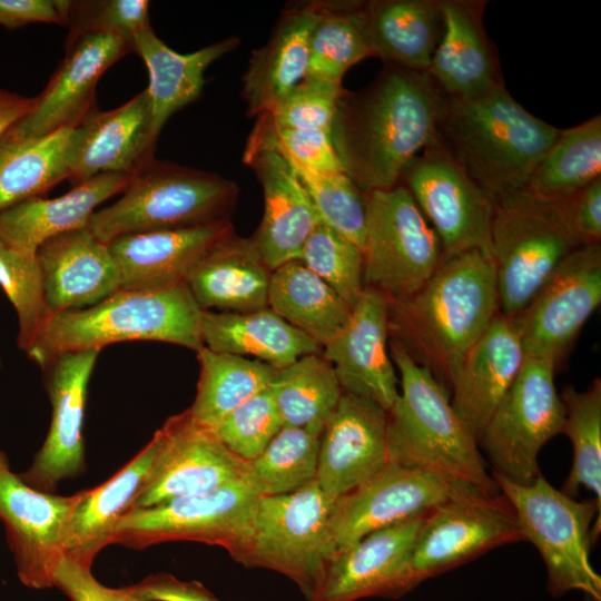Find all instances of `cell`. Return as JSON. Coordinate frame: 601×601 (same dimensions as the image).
Masks as SVG:
<instances>
[{
  "label": "cell",
  "mask_w": 601,
  "mask_h": 601,
  "mask_svg": "<svg viewBox=\"0 0 601 601\" xmlns=\"http://www.w3.org/2000/svg\"><path fill=\"white\" fill-rule=\"evenodd\" d=\"M442 98L428 71L388 63L365 88L344 89L331 128L343 171L365 194L396 186L435 134Z\"/></svg>",
  "instance_id": "cell-1"
},
{
  "label": "cell",
  "mask_w": 601,
  "mask_h": 601,
  "mask_svg": "<svg viewBox=\"0 0 601 601\" xmlns=\"http://www.w3.org/2000/svg\"><path fill=\"white\" fill-rule=\"evenodd\" d=\"M497 314L491 257L479 250L443 255L421 289L390 303V335L450 384L466 351Z\"/></svg>",
  "instance_id": "cell-2"
},
{
  "label": "cell",
  "mask_w": 601,
  "mask_h": 601,
  "mask_svg": "<svg viewBox=\"0 0 601 601\" xmlns=\"http://www.w3.org/2000/svg\"><path fill=\"white\" fill-rule=\"evenodd\" d=\"M435 130L496 203L524 190L560 131L524 109L505 87L472 99L443 95Z\"/></svg>",
  "instance_id": "cell-3"
},
{
  "label": "cell",
  "mask_w": 601,
  "mask_h": 601,
  "mask_svg": "<svg viewBox=\"0 0 601 601\" xmlns=\"http://www.w3.org/2000/svg\"><path fill=\"white\" fill-rule=\"evenodd\" d=\"M400 395L387 412L390 462L423 470L447 484L494 495L479 442L454 412L446 388L401 343L388 342Z\"/></svg>",
  "instance_id": "cell-4"
},
{
  "label": "cell",
  "mask_w": 601,
  "mask_h": 601,
  "mask_svg": "<svg viewBox=\"0 0 601 601\" xmlns=\"http://www.w3.org/2000/svg\"><path fill=\"white\" fill-rule=\"evenodd\" d=\"M203 311L186 283L159 289H119L99 303L51 315L26 352L41 368L73 351L124 341H158L198 353Z\"/></svg>",
  "instance_id": "cell-5"
},
{
  "label": "cell",
  "mask_w": 601,
  "mask_h": 601,
  "mask_svg": "<svg viewBox=\"0 0 601 601\" xmlns=\"http://www.w3.org/2000/svg\"><path fill=\"white\" fill-rule=\"evenodd\" d=\"M121 197L88 224L102 243L135 233L173 230L230 220L238 187L217 174L152 158L132 174Z\"/></svg>",
  "instance_id": "cell-6"
},
{
  "label": "cell",
  "mask_w": 601,
  "mask_h": 601,
  "mask_svg": "<svg viewBox=\"0 0 601 601\" xmlns=\"http://www.w3.org/2000/svg\"><path fill=\"white\" fill-rule=\"evenodd\" d=\"M491 474L512 506L523 539L541 554L551 594L581 591L601 601V577L590 561L591 545L600 533L601 504L594 497L579 501L564 494L542 474L529 484Z\"/></svg>",
  "instance_id": "cell-7"
},
{
  "label": "cell",
  "mask_w": 601,
  "mask_h": 601,
  "mask_svg": "<svg viewBox=\"0 0 601 601\" xmlns=\"http://www.w3.org/2000/svg\"><path fill=\"white\" fill-rule=\"evenodd\" d=\"M331 506L316 481L293 493L259 496L247 536L229 554L244 566L287 577L308 599L335 555Z\"/></svg>",
  "instance_id": "cell-8"
},
{
  "label": "cell",
  "mask_w": 601,
  "mask_h": 601,
  "mask_svg": "<svg viewBox=\"0 0 601 601\" xmlns=\"http://www.w3.org/2000/svg\"><path fill=\"white\" fill-rule=\"evenodd\" d=\"M580 245L563 226L553 203L523 191L497 201L490 255L500 314L518 315Z\"/></svg>",
  "instance_id": "cell-9"
},
{
  "label": "cell",
  "mask_w": 601,
  "mask_h": 601,
  "mask_svg": "<svg viewBox=\"0 0 601 601\" xmlns=\"http://www.w3.org/2000/svg\"><path fill=\"white\" fill-rule=\"evenodd\" d=\"M365 195L364 287L378 290L390 303L405 299L439 267L440 239L402 184Z\"/></svg>",
  "instance_id": "cell-10"
},
{
  "label": "cell",
  "mask_w": 601,
  "mask_h": 601,
  "mask_svg": "<svg viewBox=\"0 0 601 601\" xmlns=\"http://www.w3.org/2000/svg\"><path fill=\"white\" fill-rule=\"evenodd\" d=\"M555 368L548 357L525 356L479 440L492 472L512 482L529 484L541 475L538 455L563 431L565 408L555 387Z\"/></svg>",
  "instance_id": "cell-11"
},
{
  "label": "cell",
  "mask_w": 601,
  "mask_h": 601,
  "mask_svg": "<svg viewBox=\"0 0 601 601\" xmlns=\"http://www.w3.org/2000/svg\"><path fill=\"white\" fill-rule=\"evenodd\" d=\"M398 183L435 230L443 255L479 250L491 257L497 203L453 159L436 130Z\"/></svg>",
  "instance_id": "cell-12"
},
{
  "label": "cell",
  "mask_w": 601,
  "mask_h": 601,
  "mask_svg": "<svg viewBox=\"0 0 601 601\" xmlns=\"http://www.w3.org/2000/svg\"><path fill=\"white\" fill-rule=\"evenodd\" d=\"M523 540L516 515L501 493L461 489L424 515L411 559L414 585Z\"/></svg>",
  "instance_id": "cell-13"
},
{
  "label": "cell",
  "mask_w": 601,
  "mask_h": 601,
  "mask_svg": "<svg viewBox=\"0 0 601 601\" xmlns=\"http://www.w3.org/2000/svg\"><path fill=\"white\" fill-rule=\"evenodd\" d=\"M259 496L242 480L216 490L135 508L111 543L141 550L171 541L223 546L231 553L247 536Z\"/></svg>",
  "instance_id": "cell-14"
},
{
  "label": "cell",
  "mask_w": 601,
  "mask_h": 601,
  "mask_svg": "<svg viewBox=\"0 0 601 601\" xmlns=\"http://www.w3.org/2000/svg\"><path fill=\"white\" fill-rule=\"evenodd\" d=\"M601 302V244L572 250L512 322L525 356L555 366Z\"/></svg>",
  "instance_id": "cell-15"
},
{
  "label": "cell",
  "mask_w": 601,
  "mask_h": 601,
  "mask_svg": "<svg viewBox=\"0 0 601 601\" xmlns=\"http://www.w3.org/2000/svg\"><path fill=\"white\" fill-rule=\"evenodd\" d=\"M80 497L81 492L60 496L39 491L0 467V519L26 587H53V572L65 558L69 524Z\"/></svg>",
  "instance_id": "cell-16"
},
{
  "label": "cell",
  "mask_w": 601,
  "mask_h": 601,
  "mask_svg": "<svg viewBox=\"0 0 601 601\" xmlns=\"http://www.w3.org/2000/svg\"><path fill=\"white\" fill-rule=\"evenodd\" d=\"M132 50V42L97 31H76L66 57L31 109L4 134L9 139L47 136L76 127L93 109L102 73Z\"/></svg>",
  "instance_id": "cell-17"
},
{
  "label": "cell",
  "mask_w": 601,
  "mask_h": 601,
  "mask_svg": "<svg viewBox=\"0 0 601 601\" xmlns=\"http://www.w3.org/2000/svg\"><path fill=\"white\" fill-rule=\"evenodd\" d=\"M459 490L423 470L388 462L332 504L328 528L335 554L374 531L426 513Z\"/></svg>",
  "instance_id": "cell-18"
},
{
  "label": "cell",
  "mask_w": 601,
  "mask_h": 601,
  "mask_svg": "<svg viewBox=\"0 0 601 601\" xmlns=\"http://www.w3.org/2000/svg\"><path fill=\"white\" fill-rule=\"evenodd\" d=\"M162 443L135 508L206 493L242 480L246 461L231 453L213 430L198 424L189 410L160 428Z\"/></svg>",
  "instance_id": "cell-19"
},
{
  "label": "cell",
  "mask_w": 601,
  "mask_h": 601,
  "mask_svg": "<svg viewBox=\"0 0 601 601\" xmlns=\"http://www.w3.org/2000/svg\"><path fill=\"white\" fill-rule=\"evenodd\" d=\"M424 515L374 531L337 552L307 600L396 598L414 589L411 559Z\"/></svg>",
  "instance_id": "cell-20"
},
{
  "label": "cell",
  "mask_w": 601,
  "mask_h": 601,
  "mask_svg": "<svg viewBox=\"0 0 601 601\" xmlns=\"http://www.w3.org/2000/svg\"><path fill=\"white\" fill-rule=\"evenodd\" d=\"M100 351L68 352L43 368L48 370L52 418L32 465L19 474L33 489L51 493L62 480L75 477L85 469L82 425L87 387Z\"/></svg>",
  "instance_id": "cell-21"
},
{
  "label": "cell",
  "mask_w": 601,
  "mask_h": 601,
  "mask_svg": "<svg viewBox=\"0 0 601 601\" xmlns=\"http://www.w3.org/2000/svg\"><path fill=\"white\" fill-rule=\"evenodd\" d=\"M388 462L387 412L370 400L343 392L321 435L318 486L333 504Z\"/></svg>",
  "instance_id": "cell-22"
},
{
  "label": "cell",
  "mask_w": 601,
  "mask_h": 601,
  "mask_svg": "<svg viewBox=\"0 0 601 601\" xmlns=\"http://www.w3.org/2000/svg\"><path fill=\"white\" fill-rule=\"evenodd\" d=\"M388 299L364 287L346 326L323 347L344 393L370 400L388 412L400 381L388 349Z\"/></svg>",
  "instance_id": "cell-23"
},
{
  "label": "cell",
  "mask_w": 601,
  "mask_h": 601,
  "mask_svg": "<svg viewBox=\"0 0 601 601\" xmlns=\"http://www.w3.org/2000/svg\"><path fill=\"white\" fill-rule=\"evenodd\" d=\"M156 142L146 89L116 109H92L72 129L69 179L75 186L101 174L132 175L155 158Z\"/></svg>",
  "instance_id": "cell-24"
},
{
  "label": "cell",
  "mask_w": 601,
  "mask_h": 601,
  "mask_svg": "<svg viewBox=\"0 0 601 601\" xmlns=\"http://www.w3.org/2000/svg\"><path fill=\"white\" fill-rule=\"evenodd\" d=\"M524 359L512 319L497 314L460 361L450 382L451 404L477 442Z\"/></svg>",
  "instance_id": "cell-25"
},
{
  "label": "cell",
  "mask_w": 601,
  "mask_h": 601,
  "mask_svg": "<svg viewBox=\"0 0 601 601\" xmlns=\"http://www.w3.org/2000/svg\"><path fill=\"white\" fill-rule=\"evenodd\" d=\"M264 195L262 221L252 236L269 269L297 259L305 242L322 223L294 168L272 149L244 150Z\"/></svg>",
  "instance_id": "cell-26"
},
{
  "label": "cell",
  "mask_w": 601,
  "mask_h": 601,
  "mask_svg": "<svg viewBox=\"0 0 601 601\" xmlns=\"http://www.w3.org/2000/svg\"><path fill=\"white\" fill-rule=\"evenodd\" d=\"M48 317L95 305L121 288L108 244L87 227L46 240L36 253Z\"/></svg>",
  "instance_id": "cell-27"
},
{
  "label": "cell",
  "mask_w": 601,
  "mask_h": 601,
  "mask_svg": "<svg viewBox=\"0 0 601 601\" xmlns=\"http://www.w3.org/2000/svg\"><path fill=\"white\" fill-rule=\"evenodd\" d=\"M486 3L441 0L444 32L428 73L450 98L472 99L505 87L496 51L483 24Z\"/></svg>",
  "instance_id": "cell-28"
},
{
  "label": "cell",
  "mask_w": 601,
  "mask_h": 601,
  "mask_svg": "<svg viewBox=\"0 0 601 601\" xmlns=\"http://www.w3.org/2000/svg\"><path fill=\"white\" fill-rule=\"evenodd\" d=\"M234 233L230 220L210 225L135 233L108 243L120 273L121 288L159 289L185 283L194 266Z\"/></svg>",
  "instance_id": "cell-29"
},
{
  "label": "cell",
  "mask_w": 601,
  "mask_h": 601,
  "mask_svg": "<svg viewBox=\"0 0 601 601\" xmlns=\"http://www.w3.org/2000/svg\"><path fill=\"white\" fill-rule=\"evenodd\" d=\"M319 7L311 1L286 9L268 41L252 52L242 88L248 116L273 110L306 77Z\"/></svg>",
  "instance_id": "cell-30"
},
{
  "label": "cell",
  "mask_w": 601,
  "mask_h": 601,
  "mask_svg": "<svg viewBox=\"0 0 601 601\" xmlns=\"http://www.w3.org/2000/svg\"><path fill=\"white\" fill-rule=\"evenodd\" d=\"M161 443L159 428L151 441L111 479L95 489L81 491L69 524L66 558L91 570L96 555L111 544L119 522L135 509Z\"/></svg>",
  "instance_id": "cell-31"
},
{
  "label": "cell",
  "mask_w": 601,
  "mask_h": 601,
  "mask_svg": "<svg viewBox=\"0 0 601 601\" xmlns=\"http://www.w3.org/2000/svg\"><path fill=\"white\" fill-rule=\"evenodd\" d=\"M272 269L252 239L228 235L186 277L201 311L248 313L268 307Z\"/></svg>",
  "instance_id": "cell-32"
},
{
  "label": "cell",
  "mask_w": 601,
  "mask_h": 601,
  "mask_svg": "<svg viewBox=\"0 0 601 601\" xmlns=\"http://www.w3.org/2000/svg\"><path fill=\"white\" fill-rule=\"evenodd\" d=\"M132 175L101 174L56 198L33 197L0 213V240L30 255L48 239L87 227L97 207L121 193Z\"/></svg>",
  "instance_id": "cell-33"
},
{
  "label": "cell",
  "mask_w": 601,
  "mask_h": 601,
  "mask_svg": "<svg viewBox=\"0 0 601 601\" xmlns=\"http://www.w3.org/2000/svg\"><path fill=\"white\" fill-rule=\"evenodd\" d=\"M364 29L373 57L428 71L444 32L441 0L365 1Z\"/></svg>",
  "instance_id": "cell-34"
},
{
  "label": "cell",
  "mask_w": 601,
  "mask_h": 601,
  "mask_svg": "<svg viewBox=\"0 0 601 601\" xmlns=\"http://www.w3.org/2000/svg\"><path fill=\"white\" fill-rule=\"evenodd\" d=\"M239 42V38L229 37L183 55L158 38L151 26L134 38L132 49L145 62L149 76L146 90L151 108V131L156 139L175 112L201 95L206 69Z\"/></svg>",
  "instance_id": "cell-35"
},
{
  "label": "cell",
  "mask_w": 601,
  "mask_h": 601,
  "mask_svg": "<svg viewBox=\"0 0 601 601\" xmlns=\"http://www.w3.org/2000/svg\"><path fill=\"white\" fill-rule=\"evenodd\" d=\"M204 346L218 353L253 356L276 370L323 348L269 307L248 313L203 311Z\"/></svg>",
  "instance_id": "cell-36"
},
{
  "label": "cell",
  "mask_w": 601,
  "mask_h": 601,
  "mask_svg": "<svg viewBox=\"0 0 601 601\" xmlns=\"http://www.w3.org/2000/svg\"><path fill=\"white\" fill-rule=\"evenodd\" d=\"M268 307L322 348L347 324L352 308L298 259L272 272Z\"/></svg>",
  "instance_id": "cell-37"
},
{
  "label": "cell",
  "mask_w": 601,
  "mask_h": 601,
  "mask_svg": "<svg viewBox=\"0 0 601 601\" xmlns=\"http://www.w3.org/2000/svg\"><path fill=\"white\" fill-rule=\"evenodd\" d=\"M601 178V116L559 135L531 174L526 195L555 203Z\"/></svg>",
  "instance_id": "cell-38"
},
{
  "label": "cell",
  "mask_w": 601,
  "mask_h": 601,
  "mask_svg": "<svg viewBox=\"0 0 601 601\" xmlns=\"http://www.w3.org/2000/svg\"><path fill=\"white\" fill-rule=\"evenodd\" d=\"M72 129L30 139L0 138V213L69 179Z\"/></svg>",
  "instance_id": "cell-39"
},
{
  "label": "cell",
  "mask_w": 601,
  "mask_h": 601,
  "mask_svg": "<svg viewBox=\"0 0 601 601\" xmlns=\"http://www.w3.org/2000/svg\"><path fill=\"white\" fill-rule=\"evenodd\" d=\"M199 378L188 408L198 424L214 430L233 410L269 387L276 368L244 356L203 347L198 353Z\"/></svg>",
  "instance_id": "cell-40"
},
{
  "label": "cell",
  "mask_w": 601,
  "mask_h": 601,
  "mask_svg": "<svg viewBox=\"0 0 601 601\" xmlns=\"http://www.w3.org/2000/svg\"><path fill=\"white\" fill-rule=\"evenodd\" d=\"M284 426L323 432L343 390L323 354H308L276 370L269 384Z\"/></svg>",
  "instance_id": "cell-41"
},
{
  "label": "cell",
  "mask_w": 601,
  "mask_h": 601,
  "mask_svg": "<svg viewBox=\"0 0 601 601\" xmlns=\"http://www.w3.org/2000/svg\"><path fill=\"white\" fill-rule=\"evenodd\" d=\"M321 432L283 426L260 454L246 461L242 481L258 496L293 493L315 481Z\"/></svg>",
  "instance_id": "cell-42"
},
{
  "label": "cell",
  "mask_w": 601,
  "mask_h": 601,
  "mask_svg": "<svg viewBox=\"0 0 601 601\" xmlns=\"http://www.w3.org/2000/svg\"><path fill=\"white\" fill-rule=\"evenodd\" d=\"M306 76L342 83L344 73L373 57L364 29L365 1H319Z\"/></svg>",
  "instance_id": "cell-43"
},
{
  "label": "cell",
  "mask_w": 601,
  "mask_h": 601,
  "mask_svg": "<svg viewBox=\"0 0 601 601\" xmlns=\"http://www.w3.org/2000/svg\"><path fill=\"white\" fill-rule=\"evenodd\" d=\"M560 396L565 408L562 433L573 447L572 466L561 491L577 497L584 487L601 504V381L594 378L584 391L568 385Z\"/></svg>",
  "instance_id": "cell-44"
},
{
  "label": "cell",
  "mask_w": 601,
  "mask_h": 601,
  "mask_svg": "<svg viewBox=\"0 0 601 601\" xmlns=\"http://www.w3.org/2000/svg\"><path fill=\"white\" fill-rule=\"evenodd\" d=\"M321 221L363 248L366 195L344 173H319L288 161Z\"/></svg>",
  "instance_id": "cell-45"
},
{
  "label": "cell",
  "mask_w": 601,
  "mask_h": 601,
  "mask_svg": "<svg viewBox=\"0 0 601 601\" xmlns=\"http://www.w3.org/2000/svg\"><path fill=\"white\" fill-rule=\"evenodd\" d=\"M297 259L324 280L353 308L363 290L362 248L319 223L305 242Z\"/></svg>",
  "instance_id": "cell-46"
},
{
  "label": "cell",
  "mask_w": 601,
  "mask_h": 601,
  "mask_svg": "<svg viewBox=\"0 0 601 601\" xmlns=\"http://www.w3.org/2000/svg\"><path fill=\"white\" fill-rule=\"evenodd\" d=\"M0 286L17 312L18 346L26 353L48 318L37 256L0 240Z\"/></svg>",
  "instance_id": "cell-47"
},
{
  "label": "cell",
  "mask_w": 601,
  "mask_h": 601,
  "mask_svg": "<svg viewBox=\"0 0 601 601\" xmlns=\"http://www.w3.org/2000/svg\"><path fill=\"white\" fill-rule=\"evenodd\" d=\"M284 426L269 387L228 413L213 430L243 461L255 459Z\"/></svg>",
  "instance_id": "cell-48"
},
{
  "label": "cell",
  "mask_w": 601,
  "mask_h": 601,
  "mask_svg": "<svg viewBox=\"0 0 601 601\" xmlns=\"http://www.w3.org/2000/svg\"><path fill=\"white\" fill-rule=\"evenodd\" d=\"M342 83L306 76L270 111L256 121L283 129H322L331 131Z\"/></svg>",
  "instance_id": "cell-49"
},
{
  "label": "cell",
  "mask_w": 601,
  "mask_h": 601,
  "mask_svg": "<svg viewBox=\"0 0 601 601\" xmlns=\"http://www.w3.org/2000/svg\"><path fill=\"white\" fill-rule=\"evenodd\" d=\"M272 149L288 161L319 173L343 171L331 131L322 129H283L259 121L247 139L245 150Z\"/></svg>",
  "instance_id": "cell-50"
},
{
  "label": "cell",
  "mask_w": 601,
  "mask_h": 601,
  "mask_svg": "<svg viewBox=\"0 0 601 601\" xmlns=\"http://www.w3.org/2000/svg\"><path fill=\"white\" fill-rule=\"evenodd\" d=\"M92 4L75 31L104 32L132 42L140 31L150 27L149 1L108 0Z\"/></svg>",
  "instance_id": "cell-51"
},
{
  "label": "cell",
  "mask_w": 601,
  "mask_h": 601,
  "mask_svg": "<svg viewBox=\"0 0 601 601\" xmlns=\"http://www.w3.org/2000/svg\"><path fill=\"white\" fill-rule=\"evenodd\" d=\"M565 229L581 244L601 240V178L553 203Z\"/></svg>",
  "instance_id": "cell-52"
},
{
  "label": "cell",
  "mask_w": 601,
  "mask_h": 601,
  "mask_svg": "<svg viewBox=\"0 0 601 601\" xmlns=\"http://www.w3.org/2000/svg\"><path fill=\"white\" fill-rule=\"evenodd\" d=\"M52 584L71 601H140L127 587L111 589L100 584L91 574V570L80 566L66 556L53 572Z\"/></svg>",
  "instance_id": "cell-53"
},
{
  "label": "cell",
  "mask_w": 601,
  "mask_h": 601,
  "mask_svg": "<svg viewBox=\"0 0 601 601\" xmlns=\"http://www.w3.org/2000/svg\"><path fill=\"white\" fill-rule=\"evenodd\" d=\"M127 588L140 601H219L200 582L179 580L164 572Z\"/></svg>",
  "instance_id": "cell-54"
},
{
  "label": "cell",
  "mask_w": 601,
  "mask_h": 601,
  "mask_svg": "<svg viewBox=\"0 0 601 601\" xmlns=\"http://www.w3.org/2000/svg\"><path fill=\"white\" fill-rule=\"evenodd\" d=\"M71 2L53 0H0V26L17 29L30 23H66Z\"/></svg>",
  "instance_id": "cell-55"
},
{
  "label": "cell",
  "mask_w": 601,
  "mask_h": 601,
  "mask_svg": "<svg viewBox=\"0 0 601 601\" xmlns=\"http://www.w3.org/2000/svg\"><path fill=\"white\" fill-rule=\"evenodd\" d=\"M35 97L27 98L0 88V138L33 106Z\"/></svg>",
  "instance_id": "cell-56"
},
{
  "label": "cell",
  "mask_w": 601,
  "mask_h": 601,
  "mask_svg": "<svg viewBox=\"0 0 601 601\" xmlns=\"http://www.w3.org/2000/svg\"><path fill=\"white\" fill-rule=\"evenodd\" d=\"M0 467L9 469L8 459L2 451H0Z\"/></svg>",
  "instance_id": "cell-57"
},
{
  "label": "cell",
  "mask_w": 601,
  "mask_h": 601,
  "mask_svg": "<svg viewBox=\"0 0 601 601\" xmlns=\"http://www.w3.org/2000/svg\"><path fill=\"white\" fill-rule=\"evenodd\" d=\"M0 366H1V359H0Z\"/></svg>",
  "instance_id": "cell-58"
}]
</instances>
